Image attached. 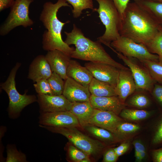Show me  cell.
Listing matches in <instances>:
<instances>
[{
  "mask_svg": "<svg viewBox=\"0 0 162 162\" xmlns=\"http://www.w3.org/2000/svg\"><path fill=\"white\" fill-rule=\"evenodd\" d=\"M140 128V127L138 124L122 122L117 127L116 134L132 133L138 131Z\"/></svg>",
  "mask_w": 162,
  "mask_h": 162,
  "instance_id": "obj_33",
  "label": "cell"
},
{
  "mask_svg": "<svg viewBox=\"0 0 162 162\" xmlns=\"http://www.w3.org/2000/svg\"><path fill=\"white\" fill-rule=\"evenodd\" d=\"M122 121V119L113 112L94 109L88 124L104 128L116 134L117 127Z\"/></svg>",
  "mask_w": 162,
  "mask_h": 162,
  "instance_id": "obj_13",
  "label": "cell"
},
{
  "mask_svg": "<svg viewBox=\"0 0 162 162\" xmlns=\"http://www.w3.org/2000/svg\"><path fill=\"white\" fill-rule=\"evenodd\" d=\"M6 162H26L25 154L18 151L16 149L8 147L7 150Z\"/></svg>",
  "mask_w": 162,
  "mask_h": 162,
  "instance_id": "obj_32",
  "label": "cell"
},
{
  "mask_svg": "<svg viewBox=\"0 0 162 162\" xmlns=\"http://www.w3.org/2000/svg\"><path fill=\"white\" fill-rule=\"evenodd\" d=\"M136 89V84L130 69H120L115 90L117 96L122 102L124 104L127 98Z\"/></svg>",
  "mask_w": 162,
  "mask_h": 162,
  "instance_id": "obj_15",
  "label": "cell"
},
{
  "mask_svg": "<svg viewBox=\"0 0 162 162\" xmlns=\"http://www.w3.org/2000/svg\"><path fill=\"white\" fill-rule=\"evenodd\" d=\"M35 82L33 86L38 94L53 95L51 86L47 79H41Z\"/></svg>",
  "mask_w": 162,
  "mask_h": 162,
  "instance_id": "obj_31",
  "label": "cell"
},
{
  "mask_svg": "<svg viewBox=\"0 0 162 162\" xmlns=\"http://www.w3.org/2000/svg\"><path fill=\"white\" fill-rule=\"evenodd\" d=\"M151 112L143 110L124 109L120 113V116L126 119L132 121L144 120L151 115Z\"/></svg>",
  "mask_w": 162,
  "mask_h": 162,
  "instance_id": "obj_25",
  "label": "cell"
},
{
  "mask_svg": "<svg viewBox=\"0 0 162 162\" xmlns=\"http://www.w3.org/2000/svg\"><path fill=\"white\" fill-rule=\"evenodd\" d=\"M67 75L68 77L85 86H88L94 77L86 67H83L76 61L71 59L67 69Z\"/></svg>",
  "mask_w": 162,
  "mask_h": 162,
  "instance_id": "obj_19",
  "label": "cell"
},
{
  "mask_svg": "<svg viewBox=\"0 0 162 162\" xmlns=\"http://www.w3.org/2000/svg\"><path fill=\"white\" fill-rule=\"evenodd\" d=\"M152 92L155 100L162 109V85L155 83Z\"/></svg>",
  "mask_w": 162,
  "mask_h": 162,
  "instance_id": "obj_35",
  "label": "cell"
},
{
  "mask_svg": "<svg viewBox=\"0 0 162 162\" xmlns=\"http://www.w3.org/2000/svg\"><path fill=\"white\" fill-rule=\"evenodd\" d=\"M162 25V2L151 0H134Z\"/></svg>",
  "mask_w": 162,
  "mask_h": 162,
  "instance_id": "obj_22",
  "label": "cell"
},
{
  "mask_svg": "<svg viewBox=\"0 0 162 162\" xmlns=\"http://www.w3.org/2000/svg\"><path fill=\"white\" fill-rule=\"evenodd\" d=\"M94 108L90 101L72 103L70 111L77 118L81 126L88 124Z\"/></svg>",
  "mask_w": 162,
  "mask_h": 162,
  "instance_id": "obj_20",
  "label": "cell"
},
{
  "mask_svg": "<svg viewBox=\"0 0 162 162\" xmlns=\"http://www.w3.org/2000/svg\"><path fill=\"white\" fill-rule=\"evenodd\" d=\"M37 101L42 112L70 111L72 104L63 94H38Z\"/></svg>",
  "mask_w": 162,
  "mask_h": 162,
  "instance_id": "obj_12",
  "label": "cell"
},
{
  "mask_svg": "<svg viewBox=\"0 0 162 162\" xmlns=\"http://www.w3.org/2000/svg\"><path fill=\"white\" fill-rule=\"evenodd\" d=\"M146 46L152 53L157 55L162 63V25L154 38Z\"/></svg>",
  "mask_w": 162,
  "mask_h": 162,
  "instance_id": "obj_26",
  "label": "cell"
},
{
  "mask_svg": "<svg viewBox=\"0 0 162 162\" xmlns=\"http://www.w3.org/2000/svg\"><path fill=\"white\" fill-rule=\"evenodd\" d=\"M130 144L128 142L121 144L118 147L114 148L116 153L119 157L124 154L128 150Z\"/></svg>",
  "mask_w": 162,
  "mask_h": 162,
  "instance_id": "obj_39",
  "label": "cell"
},
{
  "mask_svg": "<svg viewBox=\"0 0 162 162\" xmlns=\"http://www.w3.org/2000/svg\"><path fill=\"white\" fill-rule=\"evenodd\" d=\"M90 102L94 109L112 112L117 115L125 107V104L117 96L97 97L91 95Z\"/></svg>",
  "mask_w": 162,
  "mask_h": 162,
  "instance_id": "obj_18",
  "label": "cell"
},
{
  "mask_svg": "<svg viewBox=\"0 0 162 162\" xmlns=\"http://www.w3.org/2000/svg\"><path fill=\"white\" fill-rule=\"evenodd\" d=\"M62 94L70 102L90 101L88 86H85L68 77L65 80Z\"/></svg>",
  "mask_w": 162,
  "mask_h": 162,
  "instance_id": "obj_14",
  "label": "cell"
},
{
  "mask_svg": "<svg viewBox=\"0 0 162 162\" xmlns=\"http://www.w3.org/2000/svg\"><path fill=\"white\" fill-rule=\"evenodd\" d=\"M88 89L91 95L95 97L117 96L114 87L94 77L88 86Z\"/></svg>",
  "mask_w": 162,
  "mask_h": 162,
  "instance_id": "obj_21",
  "label": "cell"
},
{
  "mask_svg": "<svg viewBox=\"0 0 162 162\" xmlns=\"http://www.w3.org/2000/svg\"><path fill=\"white\" fill-rule=\"evenodd\" d=\"M40 126L52 132L63 135L73 145L89 156L97 154L104 147L101 142L84 135L76 127L58 128L40 125Z\"/></svg>",
  "mask_w": 162,
  "mask_h": 162,
  "instance_id": "obj_6",
  "label": "cell"
},
{
  "mask_svg": "<svg viewBox=\"0 0 162 162\" xmlns=\"http://www.w3.org/2000/svg\"><path fill=\"white\" fill-rule=\"evenodd\" d=\"M118 157L114 151V148H110L105 153L103 162H115L117 161Z\"/></svg>",
  "mask_w": 162,
  "mask_h": 162,
  "instance_id": "obj_37",
  "label": "cell"
},
{
  "mask_svg": "<svg viewBox=\"0 0 162 162\" xmlns=\"http://www.w3.org/2000/svg\"><path fill=\"white\" fill-rule=\"evenodd\" d=\"M21 65L20 63H16L11 70L6 80L0 84L1 88L5 92L8 97V110L11 116L18 115L24 107L37 101L35 95H27L26 93L21 94L16 89L15 78Z\"/></svg>",
  "mask_w": 162,
  "mask_h": 162,
  "instance_id": "obj_5",
  "label": "cell"
},
{
  "mask_svg": "<svg viewBox=\"0 0 162 162\" xmlns=\"http://www.w3.org/2000/svg\"><path fill=\"white\" fill-rule=\"evenodd\" d=\"M83 128L93 135L102 140L113 142L115 140L114 134L104 128L90 124Z\"/></svg>",
  "mask_w": 162,
  "mask_h": 162,
  "instance_id": "obj_24",
  "label": "cell"
},
{
  "mask_svg": "<svg viewBox=\"0 0 162 162\" xmlns=\"http://www.w3.org/2000/svg\"><path fill=\"white\" fill-rule=\"evenodd\" d=\"M69 156L74 162H81L85 159L89 158V155L73 145H70L68 148Z\"/></svg>",
  "mask_w": 162,
  "mask_h": 162,
  "instance_id": "obj_30",
  "label": "cell"
},
{
  "mask_svg": "<svg viewBox=\"0 0 162 162\" xmlns=\"http://www.w3.org/2000/svg\"><path fill=\"white\" fill-rule=\"evenodd\" d=\"M110 46L118 52L128 57L138 60L159 61L158 56L151 53L145 45L128 38L120 36L112 42Z\"/></svg>",
  "mask_w": 162,
  "mask_h": 162,
  "instance_id": "obj_8",
  "label": "cell"
},
{
  "mask_svg": "<svg viewBox=\"0 0 162 162\" xmlns=\"http://www.w3.org/2000/svg\"><path fill=\"white\" fill-rule=\"evenodd\" d=\"M152 160L154 162H162V147L154 149L152 152Z\"/></svg>",
  "mask_w": 162,
  "mask_h": 162,
  "instance_id": "obj_40",
  "label": "cell"
},
{
  "mask_svg": "<svg viewBox=\"0 0 162 162\" xmlns=\"http://www.w3.org/2000/svg\"><path fill=\"white\" fill-rule=\"evenodd\" d=\"M151 0L156 1V2H162V0Z\"/></svg>",
  "mask_w": 162,
  "mask_h": 162,
  "instance_id": "obj_42",
  "label": "cell"
},
{
  "mask_svg": "<svg viewBox=\"0 0 162 162\" xmlns=\"http://www.w3.org/2000/svg\"><path fill=\"white\" fill-rule=\"evenodd\" d=\"M63 80L59 75L54 72H52L51 76L47 79L53 95L62 94L64 85Z\"/></svg>",
  "mask_w": 162,
  "mask_h": 162,
  "instance_id": "obj_28",
  "label": "cell"
},
{
  "mask_svg": "<svg viewBox=\"0 0 162 162\" xmlns=\"http://www.w3.org/2000/svg\"><path fill=\"white\" fill-rule=\"evenodd\" d=\"M152 143L155 146L162 144V116L160 117L155 126Z\"/></svg>",
  "mask_w": 162,
  "mask_h": 162,
  "instance_id": "obj_34",
  "label": "cell"
},
{
  "mask_svg": "<svg viewBox=\"0 0 162 162\" xmlns=\"http://www.w3.org/2000/svg\"><path fill=\"white\" fill-rule=\"evenodd\" d=\"M99 4L97 9L93 11L97 12L99 17L104 26L105 30L98 40L108 47L112 42L121 36L120 30L122 18L116 7L112 0H95Z\"/></svg>",
  "mask_w": 162,
  "mask_h": 162,
  "instance_id": "obj_4",
  "label": "cell"
},
{
  "mask_svg": "<svg viewBox=\"0 0 162 162\" xmlns=\"http://www.w3.org/2000/svg\"><path fill=\"white\" fill-rule=\"evenodd\" d=\"M65 0L73 6L72 12L74 18L80 17L84 10L89 9L93 11L94 9L92 0Z\"/></svg>",
  "mask_w": 162,
  "mask_h": 162,
  "instance_id": "obj_27",
  "label": "cell"
},
{
  "mask_svg": "<svg viewBox=\"0 0 162 162\" xmlns=\"http://www.w3.org/2000/svg\"><path fill=\"white\" fill-rule=\"evenodd\" d=\"M33 0H15L10 7V13L0 29V34L4 36L14 28L22 26L26 28L34 22L29 16V8Z\"/></svg>",
  "mask_w": 162,
  "mask_h": 162,
  "instance_id": "obj_7",
  "label": "cell"
},
{
  "mask_svg": "<svg viewBox=\"0 0 162 162\" xmlns=\"http://www.w3.org/2000/svg\"><path fill=\"white\" fill-rule=\"evenodd\" d=\"M14 0H0V11L10 7H11L14 4Z\"/></svg>",
  "mask_w": 162,
  "mask_h": 162,
  "instance_id": "obj_41",
  "label": "cell"
},
{
  "mask_svg": "<svg viewBox=\"0 0 162 162\" xmlns=\"http://www.w3.org/2000/svg\"><path fill=\"white\" fill-rule=\"evenodd\" d=\"M45 56L52 72L56 73L65 80L68 77L67 70L71 58L57 50L48 51Z\"/></svg>",
  "mask_w": 162,
  "mask_h": 162,
  "instance_id": "obj_16",
  "label": "cell"
},
{
  "mask_svg": "<svg viewBox=\"0 0 162 162\" xmlns=\"http://www.w3.org/2000/svg\"><path fill=\"white\" fill-rule=\"evenodd\" d=\"M135 149V157L136 162H139V155L143 151L146 150L145 146L139 140H135L133 142Z\"/></svg>",
  "mask_w": 162,
  "mask_h": 162,
  "instance_id": "obj_36",
  "label": "cell"
},
{
  "mask_svg": "<svg viewBox=\"0 0 162 162\" xmlns=\"http://www.w3.org/2000/svg\"><path fill=\"white\" fill-rule=\"evenodd\" d=\"M70 7L65 0H58L55 3L48 2L45 3L40 17L47 29L43 35L42 47L47 51L58 50L70 57L75 48L70 47L62 39V31L64 25L69 23V20L62 22L57 16L59 9L62 7Z\"/></svg>",
  "mask_w": 162,
  "mask_h": 162,
  "instance_id": "obj_2",
  "label": "cell"
},
{
  "mask_svg": "<svg viewBox=\"0 0 162 162\" xmlns=\"http://www.w3.org/2000/svg\"><path fill=\"white\" fill-rule=\"evenodd\" d=\"M128 104L132 106L143 108L149 105L150 101L146 96L142 94H137L131 97L128 101Z\"/></svg>",
  "mask_w": 162,
  "mask_h": 162,
  "instance_id": "obj_29",
  "label": "cell"
},
{
  "mask_svg": "<svg viewBox=\"0 0 162 162\" xmlns=\"http://www.w3.org/2000/svg\"><path fill=\"white\" fill-rule=\"evenodd\" d=\"M85 66L91 72L94 78L115 88L120 69L109 64L90 62L86 63Z\"/></svg>",
  "mask_w": 162,
  "mask_h": 162,
  "instance_id": "obj_11",
  "label": "cell"
},
{
  "mask_svg": "<svg viewBox=\"0 0 162 162\" xmlns=\"http://www.w3.org/2000/svg\"><path fill=\"white\" fill-rule=\"evenodd\" d=\"M64 41L68 45H74L75 48L70 58L90 62L109 64L119 69L128 68L114 60L106 52L98 41H94L86 37L81 30L74 24L70 32H65Z\"/></svg>",
  "mask_w": 162,
  "mask_h": 162,
  "instance_id": "obj_3",
  "label": "cell"
},
{
  "mask_svg": "<svg viewBox=\"0 0 162 162\" xmlns=\"http://www.w3.org/2000/svg\"><path fill=\"white\" fill-rule=\"evenodd\" d=\"M161 25L137 3L129 2L122 18L120 34L146 46L157 34Z\"/></svg>",
  "mask_w": 162,
  "mask_h": 162,
  "instance_id": "obj_1",
  "label": "cell"
},
{
  "mask_svg": "<svg viewBox=\"0 0 162 162\" xmlns=\"http://www.w3.org/2000/svg\"><path fill=\"white\" fill-rule=\"evenodd\" d=\"M139 60L147 69L154 81L162 85V63L146 59Z\"/></svg>",
  "mask_w": 162,
  "mask_h": 162,
  "instance_id": "obj_23",
  "label": "cell"
},
{
  "mask_svg": "<svg viewBox=\"0 0 162 162\" xmlns=\"http://www.w3.org/2000/svg\"><path fill=\"white\" fill-rule=\"evenodd\" d=\"M40 125L58 128L76 127L80 126L76 117L70 111L42 112Z\"/></svg>",
  "mask_w": 162,
  "mask_h": 162,
  "instance_id": "obj_10",
  "label": "cell"
},
{
  "mask_svg": "<svg viewBox=\"0 0 162 162\" xmlns=\"http://www.w3.org/2000/svg\"><path fill=\"white\" fill-rule=\"evenodd\" d=\"M118 10L121 18L130 0H112Z\"/></svg>",
  "mask_w": 162,
  "mask_h": 162,
  "instance_id": "obj_38",
  "label": "cell"
},
{
  "mask_svg": "<svg viewBox=\"0 0 162 162\" xmlns=\"http://www.w3.org/2000/svg\"><path fill=\"white\" fill-rule=\"evenodd\" d=\"M52 72L45 56H36L30 65L28 78L34 82L42 79H47Z\"/></svg>",
  "mask_w": 162,
  "mask_h": 162,
  "instance_id": "obj_17",
  "label": "cell"
},
{
  "mask_svg": "<svg viewBox=\"0 0 162 162\" xmlns=\"http://www.w3.org/2000/svg\"><path fill=\"white\" fill-rule=\"evenodd\" d=\"M110 48L117 56L128 67L134 80L136 89L152 92L156 82L153 79L147 69L139 64L134 58L128 57L116 51L112 47Z\"/></svg>",
  "mask_w": 162,
  "mask_h": 162,
  "instance_id": "obj_9",
  "label": "cell"
}]
</instances>
